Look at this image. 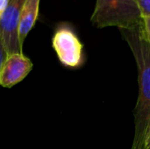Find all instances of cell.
<instances>
[{
  "label": "cell",
  "mask_w": 150,
  "mask_h": 149,
  "mask_svg": "<svg viewBox=\"0 0 150 149\" xmlns=\"http://www.w3.org/2000/svg\"><path fill=\"white\" fill-rule=\"evenodd\" d=\"M120 31L134 54L138 68L139 94L134 111V137L131 149H143L150 124V41L144 33L142 24Z\"/></svg>",
  "instance_id": "6da1fadb"
},
{
  "label": "cell",
  "mask_w": 150,
  "mask_h": 149,
  "mask_svg": "<svg viewBox=\"0 0 150 149\" xmlns=\"http://www.w3.org/2000/svg\"><path fill=\"white\" fill-rule=\"evenodd\" d=\"M91 21L98 28L130 29L142 24L136 0H97Z\"/></svg>",
  "instance_id": "7a4b0ae2"
},
{
  "label": "cell",
  "mask_w": 150,
  "mask_h": 149,
  "mask_svg": "<svg viewBox=\"0 0 150 149\" xmlns=\"http://www.w3.org/2000/svg\"><path fill=\"white\" fill-rule=\"evenodd\" d=\"M53 47L66 67L77 68L83 62V46L74 31L68 25L58 27L52 39Z\"/></svg>",
  "instance_id": "3957f363"
},
{
  "label": "cell",
  "mask_w": 150,
  "mask_h": 149,
  "mask_svg": "<svg viewBox=\"0 0 150 149\" xmlns=\"http://www.w3.org/2000/svg\"><path fill=\"white\" fill-rule=\"evenodd\" d=\"M26 0H8L6 10L0 18V34L8 55L23 54L18 39V22Z\"/></svg>",
  "instance_id": "277c9868"
},
{
  "label": "cell",
  "mask_w": 150,
  "mask_h": 149,
  "mask_svg": "<svg viewBox=\"0 0 150 149\" xmlns=\"http://www.w3.org/2000/svg\"><path fill=\"white\" fill-rule=\"evenodd\" d=\"M33 68L31 60L23 54L8 55L0 73V85L4 88H11L30 73Z\"/></svg>",
  "instance_id": "5b68a950"
},
{
  "label": "cell",
  "mask_w": 150,
  "mask_h": 149,
  "mask_svg": "<svg viewBox=\"0 0 150 149\" xmlns=\"http://www.w3.org/2000/svg\"><path fill=\"white\" fill-rule=\"evenodd\" d=\"M40 1V0H26L21 11L18 32L19 42L22 47L25 37L32 30L38 18Z\"/></svg>",
  "instance_id": "8992f818"
},
{
  "label": "cell",
  "mask_w": 150,
  "mask_h": 149,
  "mask_svg": "<svg viewBox=\"0 0 150 149\" xmlns=\"http://www.w3.org/2000/svg\"><path fill=\"white\" fill-rule=\"evenodd\" d=\"M142 18L150 16V0H136Z\"/></svg>",
  "instance_id": "52a82bcc"
},
{
  "label": "cell",
  "mask_w": 150,
  "mask_h": 149,
  "mask_svg": "<svg viewBox=\"0 0 150 149\" xmlns=\"http://www.w3.org/2000/svg\"><path fill=\"white\" fill-rule=\"evenodd\" d=\"M7 57H8V54L6 52V49L4 47L2 37L0 34V73H1V69L3 68V65H4L5 60L7 59Z\"/></svg>",
  "instance_id": "ba28073f"
},
{
  "label": "cell",
  "mask_w": 150,
  "mask_h": 149,
  "mask_svg": "<svg viewBox=\"0 0 150 149\" xmlns=\"http://www.w3.org/2000/svg\"><path fill=\"white\" fill-rule=\"evenodd\" d=\"M142 27L146 37L150 41V16L142 18Z\"/></svg>",
  "instance_id": "9c48e42d"
},
{
  "label": "cell",
  "mask_w": 150,
  "mask_h": 149,
  "mask_svg": "<svg viewBox=\"0 0 150 149\" xmlns=\"http://www.w3.org/2000/svg\"><path fill=\"white\" fill-rule=\"evenodd\" d=\"M143 149H150V124L147 133H146V137L144 140V148Z\"/></svg>",
  "instance_id": "30bf717a"
},
{
  "label": "cell",
  "mask_w": 150,
  "mask_h": 149,
  "mask_svg": "<svg viewBox=\"0 0 150 149\" xmlns=\"http://www.w3.org/2000/svg\"><path fill=\"white\" fill-rule=\"evenodd\" d=\"M8 4V0H0V18L4 13Z\"/></svg>",
  "instance_id": "8fae6325"
}]
</instances>
